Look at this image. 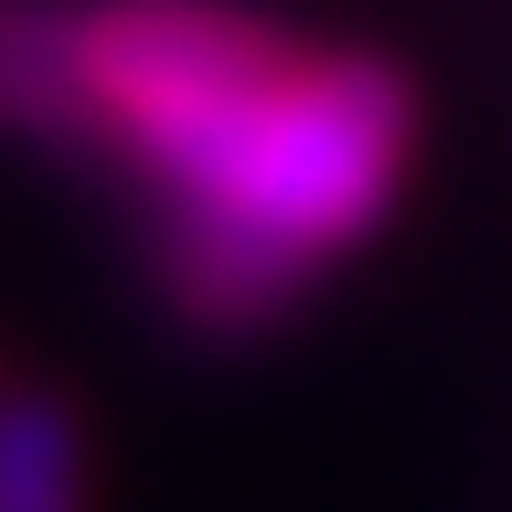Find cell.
<instances>
[{"instance_id":"cell-1","label":"cell","mask_w":512,"mask_h":512,"mask_svg":"<svg viewBox=\"0 0 512 512\" xmlns=\"http://www.w3.org/2000/svg\"><path fill=\"white\" fill-rule=\"evenodd\" d=\"M0 139L107 182L160 331L246 352L395 224L427 96L246 0H0Z\"/></svg>"},{"instance_id":"cell-2","label":"cell","mask_w":512,"mask_h":512,"mask_svg":"<svg viewBox=\"0 0 512 512\" xmlns=\"http://www.w3.org/2000/svg\"><path fill=\"white\" fill-rule=\"evenodd\" d=\"M0 512H96V427L75 395L0 374Z\"/></svg>"}]
</instances>
